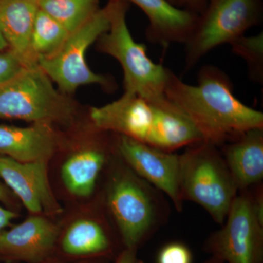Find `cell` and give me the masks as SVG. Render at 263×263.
<instances>
[{
  "label": "cell",
  "mask_w": 263,
  "mask_h": 263,
  "mask_svg": "<svg viewBox=\"0 0 263 263\" xmlns=\"http://www.w3.org/2000/svg\"><path fill=\"white\" fill-rule=\"evenodd\" d=\"M164 95L191 121L204 142L219 148L263 128L262 112L241 103L229 76L216 66L200 69L197 86L183 82L169 69Z\"/></svg>",
  "instance_id": "cell-1"
},
{
  "label": "cell",
  "mask_w": 263,
  "mask_h": 263,
  "mask_svg": "<svg viewBox=\"0 0 263 263\" xmlns=\"http://www.w3.org/2000/svg\"><path fill=\"white\" fill-rule=\"evenodd\" d=\"M90 119L98 130L167 152L204 142L191 121L165 95L150 99L124 92L112 103L92 107Z\"/></svg>",
  "instance_id": "cell-2"
},
{
  "label": "cell",
  "mask_w": 263,
  "mask_h": 263,
  "mask_svg": "<svg viewBox=\"0 0 263 263\" xmlns=\"http://www.w3.org/2000/svg\"><path fill=\"white\" fill-rule=\"evenodd\" d=\"M119 160L112 166L104 201L124 249L138 250L167 222L170 207L163 193Z\"/></svg>",
  "instance_id": "cell-3"
},
{
  "label": "cell",
  "mask_w": 263,
  "mask_h": 263,
  "mask_svg": "<svg viewBox=\"0 0 263 263\" xmlns=\"http://www.w3.org/2000/svg\"><path fill=\"white\" fill-rule=\"evenodd\" d=\"M180 192L183 202H195L222 226L238 190L219 147L200 143L180 155Z\"/></svg>",
  "instance_id": "cell-4"
},
{
  "label": "cell",
  "mask_w": 263,
  "mask_h": 263,
  "mask_svg": "<svg viewBox=\"0 0 263 263\" xmlns=\"http://www.w3.org/2000/svg\"><path fill=\"white\" fill-rule=\"evenodd\" d=\"M108 5L110 27L99 37L98 47L122 66L124 92L150 99L164 96L169 69L152 61L146 46L135 41L127 23L129 3L109 0Z\"/></svg>",
  "instance_id": "cell-5"
},
{
  "label": "cell",
  "mask_w": 263,
  "mask_h": 263,
  "mask_svg": "<svg viewBox=\"0 0 263 263\" xmlns=\"http://www.w3.org/2000/svg\"><path fill=\"white\" fill-rule=\"evenodd\" d=\"M74 113L73 105L55 89L37 63L25 66L0 84V119L66 124L72 121Z\"/></svg>",
  "instance_id": "cell-6"
},
{
  "label": "cell",
  "mask_w": 263,
  "mask_h": 263,
  "mask_svg": "<svg viewBox=\"0 0 263 263\" xmlns=\"http://www.w3.org/2000/svg\"><path fill=\"white\" fill-rule=\"evenodd\" d=\"M239 192L221 229L212 233L203 249L224 263H262V183Z\"/></svg>",
  "instance_id": "cell-7"
},
{
  "label": "cell",
  "mask_w": 263,
  "mask_h": 263,
  "mask_svg": "<svg viewBox=\"0 0 263 263\" xmlns=\"http://www.w3.org/2000/svg\"><path fill=\"white\" fill-rule=\"evenodd\" d=\"M262 19V0H208L185 44V70H191L212 50L245 35Z\"/></svg>",
  "instance_id": "cell-8"
},
{
  "label": "cell",
  "mask_w": 263,
  "mask_h": 263,
  "mask_svg": "<svg viewBox=\"0 0 263 263\" xmlns=\"http://www.w3.org/2000/svg\"><path fill=\"white\" fill-rule=\"evenodd\" d=\"M110 10L108 4L99 9L80 27L70 33L61 47L51 56L39 57L37 65L63 92L75 91L83 85L108 86L110 81L89 68L86 53L89 46L108 30Z\"/></svg>",
  "instance_id": "cell-9"
},
{
  "label": "cell",
  "mask_w": 263,
  "mask_h": 263,
  "mask_svg": "<svg viewBox=\"0 0 263 263\" xmlns=\"http://www.w3.org/2000/svg\"><path fill=\"white\" fill-rule=\"evenodd\" d=\"M117 155L138 176L167 196L177 212L183 202L180 192V155L117 135Z\"/></svg>",
  "instance_id": "cell-10"
},
{
  "label": "cell",
  "mask_w": 263,
  "mask_h": 263,
  "mask_svg": "<svg viewBox=\"0 0 263 263\" xmlns=\"http://www.w3.org/2000/svg\"><path fill=\"white\" fill-rule=\"evenodd\" d=\"M60 227L41 214L0 235V262L41 263L54 257Z\"/></svg>",
  "instance_id": "cell-11"
},
{
  "label": "cell",
  "mask_w": 263,
  "mask_h": 263,
  "mask_svg": "<svg viewBox=\"0 0 263 263\" xmlns=\"http://www.w3.org/2000/svg\"><path fill=\"white\" fill-rule=\"evenodd\" d=\"M48 162H21L0 156V177L34 214L53 215L62 212L50 186Z\"/></svg>",
  "instance_id": "cell-12"
},
{
  "label": "cell",
  "mask_w": 263,
  "mask_h": 263,
  "mask_svg": "<svg viewBox=\"0 0 263 263\" xmlns=\"http://www.w3.org/2000/svg\"><path fill=\"white\" fill-rule=\"evenodd\" d=\"M117 243L103 217L79 219L60 232L54 257L70 261L115 259L120 253Z\"/></svg>",
  "instance_id": "cell-13"
},
{
  "label": "cell",
  "mask_w": 263,
  "mask_h": 263,
  "mask_svg": "<svg viewBox=\"0 0 263 263\" xmlns=\"http://www.w3.org/2000/svg\"><path fill=\"white\" fill-rule=\"evenodd\" d=\"M138 6L148 18V41L167 49L175 43L186 44L193 35L199 15L178 8L167 0H125Z\"/></svg>",
  "instance_id": "cell-14"
},
{
  "label": "cell",
  "mask_w": 263,
  "mask_h": 263,
  "mask_svg": "<svg viewBox=\"0 0 263 263\" xmlns=\"http://www.w3.org/2000/svg\"><path fill=\"white\" fill-rule=\"evenodd\" d=\"M58 141L51 124L0 125V154L18 162H48L58 148Z\"/></svg>",
  "instance_id": "cell-15"
},
{
  "label": "cell",
  "mask_w": 263,
  "mask_h": 263,
  "mask_svg": "<svg viewBox=\"0 0 263 263\" xmlns=\"http://www.w3.org/2000/svg\"><path fill=\"white\" fill-rule=\"evenodd\" d=\"M219 148L238 193L262 183L263 128L251 129Z\"/></svg>",
  "instance_id": "cell-16"
},
{
  "label": "cell",
  "mask_w": 263,
  "mask_h": 263,
  "mask_svg": "<svg viewBox=\"0 0 263 263\" xmlns=\"http://www.w3.org/2000/svg\"><path fill=\"white\" fill-rule=\"evenodd\" d=\"M37 10L31 0H0V32L26 65L37 63L31 50V34Z\"/></svg>",
  "instance_id": "cell-17"
},
{
  "label": "cell",
  "mask_w": 263,
  "mask_h": 263,
  "mask_svg": "<svg viewBox=\"0 0 263 263\" xmlns=\"http://www.w3.org/2000/svg\"><path fill=\"white\" fill-rule=\"evenodd\" d=\"M110 160L109 150L101 143L79 151L62 164V179L66 189L77 197H89Z\"/></svg>",
  "instance_id": "cell-18"
},
{
  "label": "cell",
  "mask_w": 263,
  "mask_h": 263,
  "mask_svg": "<svg viewBox=\"0 0 263 263\" xmlns=\"http://www.w3.org/2000/svg\"><path fill=\"white\" fill-rule=\"evenodd\" d=\"M38 8L71 33L96 13L99 0H36Z\"/></svg>",
  "instance_id": "cell-19"
},
{
  "label": "cell",
  "mask_w": 263,
  "mask_h": 263,
  "mask_svg": "<svg viewBox=\"0 0 263 263\" xmlns=\"http://www.w3.org/2000/svg\"><path fill=\"white\" fill-rule=\"evenodd\" d=\"M69 34L61 24L38 8L31 34L33 55L36 60L51 56L61 47Z\"/></svg>",
  "instance_id": "cell-20"
},
{
  "label": "cell",
  "mask_w": 263,
  "mask_h": 263,
  "mask_svg": "<svg viewBox=\"0 0 263 263\" xmlns=\"http://www.w3.org/2000/svg\"><path fill=\"white\" fill-rule=\"evenodd\" d=\"M232 51L247 62L249 77L253 82H263V34L243 35L231 43Z\"/></svg>",
  "instance_id": "cell-21"
},
{
  "label": "cell",
  "mask_w": 263,
  "mask_h": 263,
  "mask_svg": "<svg viewBox=\"0 0 263 263\" xmlns=\"http://www.w3.org/2000/svg\"><path fill=\"white\" fill-rule=\"evenodd\" d=\"M157 263H193V254L186 245L172 242L161 249Z\"/></svg>",
  "instance_id": "cell-22"
},
{
  "label": "cell",
  "mask_w": 263,
  "mask_h": 263,
  "mask_svg": "<svg viewBox=\"0 0 263 263\" xmlns=\"http://www.w3.org/2000/svg\"><path fill=\"white\" fill-rule=\"evenodd\" d=\"M25 64L14 52L0 51V84L9 80L24 68Z\"/></svg>",
  "instance_id": "cell-23"
},
{
  "label": "cell",
  "mask_w": 263,
  "mask_h": 263,
  "mask_svg": "<svg viewBox=\"0 0 263 263\" xmlns=\"http://www.w3.org/2000/svg\"><path fill=\"white\" fill-rule=\"evenodd\" d=\"M208 0H180V8L201 14L206 7Z\"/></svg>",
  "instance_id": "cell-24"
},
{
  "label": "cell",
  "mask_w": 263,
  "mask_h": 263,
  "mask_svg": "<svg viewBox=\"0 0 263 263\" xmlns=\"http://www.w3.org/2000/svg\"><path fill=\"white\" fill-rule=\"evenodd\" d=\"M114 263H143L138 258V250L123 249L114 259Z\"/></svg>",
  "instance_id": "cell-25"
},
{
  "label": "cell",
  "mask_w": 263,
  "mask_h": 263,
  "mask_svg": "<svg viewBox=\"0 0 263 263\" xmlns=\"http://www.w3.org/2000/svg\"><path fill=\"white\" fill-rule=\"evenodd\" d=\"M16 216L15 212L0 206V235L3 233V230L9 226L12 219H15Z\"/></svg>",
  "instance_id": "cell-26"
},
{
  "label": "cell",
  "mask_w": 263,
  "mask_h": 263,
  "mask_svg": "<svg viewBox=\"0 0 263 263\" xmlns=\"http://www.w3.org/2000/svg\"><path fill=\"white\" fill-rule=\"evenodd\" d=\"M0 201L9 207H13L15 205V199L13 194L1 182H0Z\"/></svg>",
  "instance_id": "cell-27"
},
{
  "label": "cell",
  "mask_w": 263,
  "mask_h": 263,
  "mask_svg": "<svg viewBox=\"0 0 263 263\" xmlns=\"http://www.w3.org/2000/svg\"><path fill=\"white\" fill-rule=\"evenodd\" d=\"M108 261V259H86V260L70 261L65 260V259L53 257L41 263H107Z\"/></svg>",
  "instance_id": "cell-28"
},
{
  "label": "cell",
  "mask_w": 263,
  "mask_h": 263,
  "mask_svg": "<svg viewBox=\"0 0 263 263\" xmlns=\"http://www.w3.org/2000/svg\"><path fill=\"white\" fill-rule=\"evenodd\" d=\"M7 48H9L8 43L6 42L1 32H0V51H5Z\"/></svg>",
  "instance_id": "cell-29"
},
{
  "label": "cell",
  "mask_w": 263,
  "mask_h": 263,
  "mask_svg": "<svg viewBox=\"0 0 263 263\" xmlns=\"http://www.w3.org/2000/svg\"><path fill=\"white\" fill-rule=\"evenodd\" d=\"M203 263H224L220 259L217 258V257H214V256H211L210 258L207 259L205 262Z\"/></svg>",
  "instance_id": "cell-30"
},
{
  "label": "cell",
  "mask_w": 263,
  "mask_h": 263,
  "mask_svg": "<svg viewBox=\"0 0 263 263\" xmlns=\"http://www.w3.org/2000/svg\"><path fill=\"white\" fill-rule=\"evenodd\" d=\"M171 4L175 5V6L180 8V0H167Z\"/></svg>",
  "instance_id": "cell-31"
},
{
  "label": "cell",
  "mask_w": 263,
  "mask_h": 263,
  "mask_svg": "<svg viewBox=\"0 0 263 263\" xmlns=\"http://www.w3.org/2000/svg\"><path fill=\"white\" fill-rule=\"evenodd\" d=\"M36 0H34V3H35Z\"/></svg>",
  "instance_id": "cell-32"
},
{
  "label": "cell",
  "mask_w": 263,
  "mask_h": 263,
  "mask_svg": "<svg viewBox=\"0 0 263 263\" xmlns=\"http://www.w3.org/2000/svg\"><path fill=\"white\" fill-rule=\"evenodd\" d=\"M31 1H33V2H34V0H31Z\"/></svg>",
  "instance_id": "cell-33"
}]
</instances>
